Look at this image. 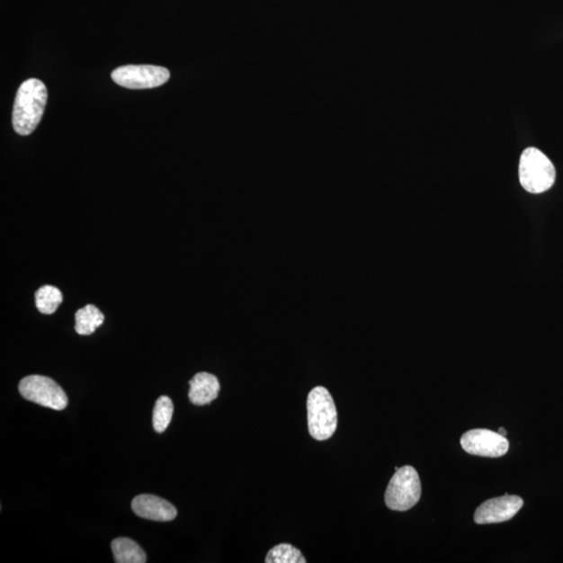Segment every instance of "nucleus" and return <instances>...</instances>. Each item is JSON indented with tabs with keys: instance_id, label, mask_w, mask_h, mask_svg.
I'll return each mask as SVG.
<instances>
[{
	"instance_id": "f257e3e1",
	"label": "nucleus",
	"mask_w": 563,
	"mask_h": 563,
	"mask_svg": "<svg viewBox=\"0 0 563 563\" xmlns=\"http://www.w3.org/2000/svg\"><path fill=\"white\" fill-rule=\"evenodd\" d=\"M48 103V89L45 85L30 78L18 89L13 109V127L15 132L22 136H28L34 132L40 123Z\"/></svg>"
},
{
	"instance_id": "f03ea898",
	"label": "nucleus",
	"mask_w": 563,
	"mask_h": 563,
	"mask_svg": "<svg viewBox=\"0 0 563 563\" xmlns=\"http://www.w3.org/2000/svg\"><path fill=\"white\" fill-rule=\"evenodd\" d=\"M308 428L314 440L324 442L335 433L338 424L336 405L328 389L317 386L307 401Z\"/></svg>"
},
{
	"instance_id": "7ed1b4c3",
	"label": "nucleus",
	"mask_w": 563,
	"mask_h": 563,
	"mask_svg": "<svg viewBox=\"0 0 563 563\" xmlns=\"http://www.w3.org/2000/svg\"><path fill=\"white\" fill-rule=\"evenodd\" d=\"M520 182L526 192L540 194L554 185L556 170L553 163L540 149L523 150L520 160Z\"/></svg>"
},
{
	"instance_id": "20e7f679",
	"label": "nucleus",
	"mask_w": 563,
	"mask_h": 563,
	"mask_svg": "<svg viewBox=\"0 0 563 563\" xmlns=\"http://www.w3.org/2000/svg\"><path fill=\"white\" fill-rule=\"evenodd\" d=\"M422 496L420 476L415 468L406 466L396 470L385 493L386 505L395 512H407Z\"/></svg>"
},
{
	"instance_id": "39448f33",
	"label": "nucleus",
	"mask_w": 563,
	"mask_h": 563,
	"mask_svg": "<svg viewBox=\"0 0 563 563\" xmlns=\"http://www.w3.org/2000/svg\"><path fill=\"white\" fill-rule=\"evenodd\" d=\"M19 392L28 401L43 407L60 411L68 405V398L61 386L49 377L32 375L23 378L19 383Z\"/></svg>"
},
{
	"instance_id": "423d86ee",
	"label": "nucleus",
	"mask_w": 563,
	"mask_h": 563,
	"mask_svg": "<svg viewBox=\"0 0 563 563\" xmlns=\"http://www.w3.org/2000/svg\"><path fill=\"white\" fill-rule=\"evenodd\" d=\"M113 81L128 89H152L162 86L170 77L165 67L154 65H127L112 72Z\"/></svg>"
},
{
	"instance_id": "0eeeda50",
	"label": "nucleus",
	"mask_w": 563,
	"mask_h": 563,
	"mask_svg": "<svg viewBox=\"0 0 563 563\" xmlns=\"http://www.w3.org/2000/svg\"><path fill=\"white\" fill-rule=\"evenodd\" d=\"M461 447L467 453L481 457L497 458L505 455L509 442L499 432L487 429H475L466 432L460 440Z\"/></svg>"
},
{
	"instance_id": "6e6552de",
	"label": "nucleus",
	"mask_w": 563,
	"mask_h": 563,
	"mask_svg": "<svg viewBox=\"0 0 563 563\" xmlns=\"http://www.w3.org/2000/svg\"><path fill=\"white\" fill-rule=\"evenodd\" d=\"M523 505V501L519 496L494 497L477 508L474 519L479 525L507 522L520 512Z\"/></svg>"
},
{
	"instance_id": "1a4fd4ad",
	"label": "nucleus",
	"mask_w": 563,
	"mask_h": 563,
	"mask_svg": "<svg viewBox=\"0 0 563 563\" xmlns=\"http://www.w3.org/2000/svg\"><path fill=\"white\" fill-rule=\"evenodd\" d=\"M133 512L142 519L169 522L175 519L176 512L173 504L153 495H140L132 502Z\"/></svg>"
},
{
	"instance_id": "9d476101",
	"label": "nucleus",
	"mask_w": 563,
	"mask_h": 563,
	"mask_svg": "<svg viewBox=\"0 0 563 563\" xmlns=\"http://www.w3.org/2000/svg\"><path fill=\"white\" fill-rule=\"evenodd\" d=\"M189 385V399L196 406L210 404L219 397L220 390L219 379L208 372H199Z\"/></svg>"
},
{
	"instance_id": "9b49d317",
	"label": "nucleus",
	"mask_w": 563,
	"mask_h": 563,
	"mask_svg": "<svg viewBox=\"0 0 563 563\" xmlns=\"http://www.w3.org/2000/svg\"><path fill=\"white\" fill-rule=\"evenodd\" d=\"M112 551L117 563H144L147 562V554L143 549L132 540L127 538L116 539L112 541Z\"/></svg>"
},
{
	"instance_id": "f8f14e48",
	"label": "nucleus",
	"mask_w": 563,
	"mask_h": 563,
	"mask_svg": "<svg viewBox=\"0 0 563 563\" xmlns=\"http://www.w3.org/2000/svg\"><path fill=\"white\" fill-rule=\"evenodd\" d=\"M104 322V316L94 305H87L76 313L75 329L80 335H91Z\"/></svg>"
},
{
	"instance_id": "ddd939ff",
	"label": "nucleus",
	"mask_w": 563,
	"mask_h": 563,
	"mask_svg": "<svg viewBox=\"0 0 563 563\" xmlns=\"http://www.w3.org/2000/svg\"><path fill=\"white\" fill-rule=\"evenodd\" d=\"M35 300L39 311L43 314H52L63 302V296L57 287L45 285L37 290Z\"/></svg>"
},
{
	"instance_id": "4468645a",
	"label": "nucleus",
	"mask_w": 563,
	"mask_h": 563,
	"mask_svg": "<svg viewBox=\"0 0 563 563\" xmlns=\"http://www.w3.org/2000/svg\"><path fill=\"white\" fill-rule=\"evenodd\" d=\"M266 563H305L307 562L303 554L296 547L290 543H281L273 547L268 552L265 559Z\"/></svg>"
},
{
	"instance_id": "2eb2a0df",
	"label": "nucleus",
	"mask_w": 563,
	"mask_h": 563,
	"mask_svg": "<svg viewBox=\"0 0 563 563\" xmlns=\"http://www.w3.org/2000/svg\"><path fill=\"white\" fill-rule=\"evenodd\" d=\"M174 415V404L172 399L166 396H163L156 402L153 415V425L156 432L163 433L170 422H172Z\"/></svg>"
},
{
	"instance_id": "dca6fc26",
	"label": "nucleus",
	"mask_w": 563,
	"mask_h": 563,
	"mask_svg": "<svg viewBox=\"0 0 563 563\" xmlns=\"http://www.w3.org/2000/svg\"><path fill=\"white\" fill-rule=\"evenodd\" d=\"M497 432H499V433H500L501 435H503V436H505V437H506V435H507V432H506V430H505V429H504V428H500V429H499V431H497Z\"/></svg>"
}]
</instances>
